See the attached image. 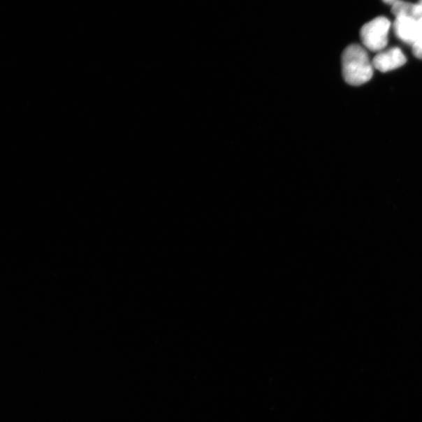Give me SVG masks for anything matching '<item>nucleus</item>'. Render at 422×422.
Segmentation results:
<instances>
[{
  "label": "nucleus",
  "mask_w": 422,
  "mask_h": 422,
  "mask_svg": "<svg viewBox=\"0 0 422 422\" xmlns=\"http://www.w3.org/2000/svg\"><path fill=\"white\" fill-rule=\"evenodd\" d=\"M373 69L372 61L361 45H348L342 52V72L347 84L359 87L367 83L373 76Z\"/></svg>",
  "instance_id": "1"
},
{
  "label": "nucleus",
  "mask_w": 422,
  "mask_h": 422,
  "mask_svg": "<svg viewBox=\"0 0 422 422\" xmlns=\"http://www.w3.org/2000/svg\"><path fill=\"white\" fill-rule=\"evenodd\" d=\"M391 27L390 20L378 17L366 23L361 29L363 45L372 52L384 50L388 44V35Z\"/></svg>",
  "instance_id": "2"
},
{
  "label": "nucleus",
  "mask_w": 422,
  "mask_h": 422,
  "mask_svg": "<svg viewBox=\"0 0 422 422\" xmlns=\"http://www.w3.org/2000/svg\"><path fill=\"white\" fill-rule=\"evenodd\" d=\"M407 62V58L398 48L382 50L375 56L372 61L374 68L381 71H391L402 67Z\"/></svg>",
  "instance_id": "3"
},
{
  "label": "nucleus",
  "mask_w": 422,
  "mask_h": 422,
  "mask_svg": "<svg viewBox=\"0 0 422 422\" xmlns=\"http://www.w3.org/2000/svg\"><path fill=\"white\" fill-rule=\"evenodd\" d=\"M395 35L405 43L413 45L419 39V21L410 17H395L393 23Z\"/></svg>",
  "instance_id": "4"
},
{
  "label": "nucleus",
  "mask_w": 422,
  "mask_h": 422,
  "mask_svg": "<svg viewBox=\"0 0 422 422\" xmlns=\"http://www.w3.org/2000/svg\"><path fill=\"white\" fill-rule=\"evenodd\" d=\"M392 13L395 17H410L419 20L422 17V8L419 3L400 1L392 6Z\"/></svg>",
  "instance_id": "5"
},
{
  "label": "nucleus",
  "mask_w": 422,
  "mask_h": 422,
  "mask_svg": "<svg viewBox=\"0 0 422 422\" xmlns=\"http://www.w3.org/2000/svg\"><path fill=\"white\" fill-rule=\"evenodd\" d=\"M412 52L415 57L422 60V39L412 45Z\"/></svg>",
  "instance_id": "6"
},
{
  "label": "nucleus",
  "mask_w": 422,
  "mask_h": 422,
  "mask_svg": "<svg viewBox=\"0 0 422 422\" xmlns=\"http://www.w3.org/2000/svg\"><path fill=\"white\" fill-rule=\"evenodd\" d=\"M419 41H420V39H422V17L419 20Z\"/></svg>",
  "instance_id": "7"
},
{
  "label": "nucleus",
  "mask_w": 422,
  "mask_h": 422,
  "mask_svg": "<svg viewBox=\"0 0 422 422\" xmlns=\"http://www.w3.org/2000/svg\"><path fill=\"white\" fill-rule=\"evenodd\" d=\"M385 3L393 6L394 3L400 1V0H382Z\"/></svg>",
  "instance_id": "8"
},
{
  "label": "nucleus",
  "mask_w": 422,
  "mask_h": 422,
  "mask_svg": "<svg viewBox=\"0 0 422 422\" xmlns=\"http://www.w3.org/2000/svg\"><path fill=\"white\" fill-rule=\"evenodd\" d=\"M418 3L421 6L422 8V0H419Z\"/></svg>",
  "instance_id": "9"
}]
</instances>
